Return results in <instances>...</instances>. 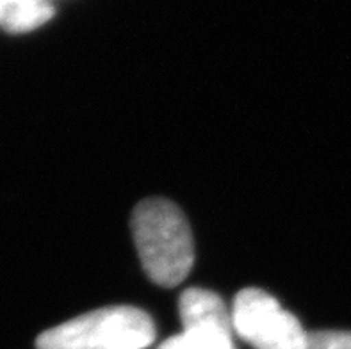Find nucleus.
Instances as JSON below:
<instances>
[{"label":"nucleus","mask_w":351,"mask_h":349,"mask_svg":"<svg viewBox=\"0 0 351 349\" xmlns=\"http://www.w3.org/2000/svg\"><path fill=\"white\" fill-rule=\"evenodd\" d=\"M307 349H351V332L323 330L308 333Z\"/></svg>","instance_id":"obj_7"},{"label":"nucleus","mask_w":351,"mask_h":349,"mask_svg":"<svg viewBox=\"0 0 351 349\" xmlns=\"http://www.w3.org/2000/svg\"><path fill=\"white\" fill-rule=\"evenodd\" d=\"M230 315L232 330L254 349H307L302 323L263 289H243Z\"/></svg>","instance_id":"obj_3"},{"label":"nucleus","mask_w":351,"mask_h":349,"mask_svg":"<svg viewBox=\"0 0 351 349\" xmlns=\"http://www.w3.org/2000/svg\"><path fill=\"white\" fill-rule=\"evenodd\" d=\"M5 5H8V2H5V0H0V20H2V13H4Z\"/></svg>","instance_id":"obj_8"},{"label":"nucleus","mask_w":351,"mask_h":349,"mask_svg":"<svg viewBox=\"0 0 351 349\" xmlns=\"http://www.w3.org/2000/svg\"><path fill=\"white\" fill-rule=\"evenodd\" d=\"M232 328L202 324L184 328L182 333L169 337L159 349H236L232 342Z\"/></svg>","instance_id":"obj_5"},{"label":"nucleus","mask_w":351,"mask_h":349,"mask_svg":"<svg viewBox=\"0 0 351 349\" xmlns=\"http://www.w3.org/2000/svg\"><path fill=\"white\" fill-rule=\"evenodd\" d=\"M52 16V5L47 0H14L5 5L2 20L5 29L25 32L43 25Z\"/></svg>","instance_id":"obj_6"},{"label":"nucleus","mask_w":351,"mask_h":349,"mask_svg":"<svg viewBox=\"0 0 351 349\" xmlns=\"http://www.w3.org/2000/svg\"><path fill=\"white\" fill-rule=\"evenodd\" d=\"M134 244L145 273L160 287L182 283L195 262L189 223L169 200L148 198L136 205L130 219Z\"/></svg>","instance_id":"obj_1"},{"label":"nucleus","mask_w":351,"mask_h":349,"mask_svg":"<svg viewBox=\"0 0 351 349\" xmlns=\"http://www.w3.org/2000/svg\"><path fill=\"white\" fill-rule=\"evenodd\" d=\"M178 314L184 328L216 324V326L232 328V315L227 310L225 301L207 289H187L178 301Z\"/></svg>","instance_id":"obj_4"},{"label":"nucleus","mask_w":351,"mask_h":349,"mask_svg":"<svg viewBox=\"0 0 351 349\" xmlns=\"http://www.w3.org/2000/svg\"><path fill=\"white\" fill-rule=\"evenodd\" d=\"M156 341V324L127 305L91 310L41 333L38 349H145Z\"/></svg>","instance_id":"obj_2"}]
</instances>
